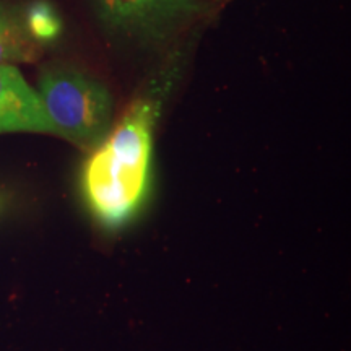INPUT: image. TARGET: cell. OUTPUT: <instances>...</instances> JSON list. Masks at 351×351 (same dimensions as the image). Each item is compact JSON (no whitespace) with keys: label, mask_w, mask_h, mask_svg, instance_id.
Listing matches in <instances>:
<instances>
[{"label":"cell","mask_w":351,"mask_h":351,"mask_svg":"<svg viewBox=\"0 0 351 351\" xmlns=\"http://www.w3.org/2000/svg\"><path fill=\"white\" fill-rule=\"evenodd\" d=\"M54 135L93 150L111 130L112 98L103 83L73 69H49L36 91Z\"/></svg>","instance_id":"obj_2"},{"label":"cell","mask_w":351,"mask_h":351,"mask_svg":"<svg viewBox=\"0 0 351 351\" xmlns=\"http://www.w3.org/2000/svg\"><path fill=\"white\" fill-rule=\"evenodd\" d=\"M101 25L112 36L148 44L169 36L197 10L195 0H95Z\"/></svg>","instance_id":"obj_3"},{"label":"cell","mask_w":351,"mask_h":351,"mask_svg":"<svg viewBox=\"0 0 351 351\" xmlns=\"http://www.w3.org/2000/svg\"><path fill=\"white\" fill-rule=\"evenodd\" d=\"M12 26H15V25H13L12 21L7 19V16L3 15L2 12H0V32H3V29H8V28H12Z\"/></svg>","instance_id":"obj_7"},{"label":"cell","mask_w":351,"mask_h":351,"mask_svg":"<svg viewBox=\"0 0 351 351\" xmlns=\"http://www.w3.org/2000/svg\"><path fill=\"white\" fill-rule=\"evenodd\" d=\"M36 54L34 39L26 36L16 25L0 32V65L33 60Z\"/></svg>","instance_id":"obj_5"},{"label":"cell","mask_w":351,"mask_h":351,"mask_svg":"<svg viewBox=\"0 0 351 351\" xmlns=\"http://www.w3.org/2000/svg\"><path fill=\"white\" fill-rule=\"evenodd\" d=\"M29 36L38 41H49L60 32V20L54 8L46 2L33 3L26 16Z\"/></svg>","instance_id":"obj_6"},{"label":"cell","mask_w":351,"mask_h":351,"mask_svg":"<svg viewBox=\"0 0 351 351\" xmlns=\"http://www.w3.org/2000/svg\"><path fill=\"white\" fill-rule=\"evenodd\" d=\"M158 106L150 96L135 99L83 168L88 208L109 228L129 221L147 199Z\"/></svg>","instance_id":"obj_1"},{"label":"cell","mask_w":351,"mask_h":351,"mask_svg":"<svg viewBox=\"0 0 351 351\" xmlns=\"http://www.w3.org/2000/svg\"><path fill=\"white\" fill-rule=\"evenodd\" d=\"M5 132L54 134L36 91L13 65H0V134Z\"/></svg>","instance_id":"obj_4"}]
</instances>
